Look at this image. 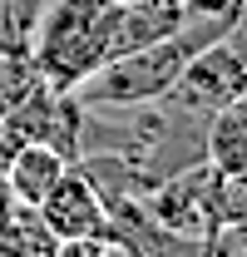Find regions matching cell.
<instances>
[{
  "mask_svg": "<svg viewBox=\"0 0 247 257\" xmlns=\"http://www.w3.org/2000/svg\"><path fill=\"white\" fill-rule=\"evenodd\" d=\"M237 10L232 15H188L178 30H168L154 45H139L119 60L99 64L94 74H84L74 84V99L84 109H124V104H149V99H163L173 89L178 69H183L203 45H213L232 30Z\"/></svg>",
  "mask_w": 247,
  "mask_h": 257,
  "instance_id": "6da1fadb",
  "label": "cell"
},
{
  "mask_svg": "<svg viewBox=\"0 0 247 257\" xmlns=\"http://www.w3.org/2000/svg\"><path fill=\"white\" fill-rule=\"evenodd\" d=\"M119 0H50L30 40V64L40 84L74 89L84 74L114 60Z\"/></svg>",
  "mask_w": 247,
  "mask_h": 257,
  "instance_id": "7a4b0ae2",
  "label": "cell"
},
{
  "mask_svg": "<svg viewBox=\"0 0 247 257\" xmlns=\"http://www.w3.org/2000/svg\"><path fill=\"white\" fill-rule=\"evenodd\" d=\"M144 208L163 227L208 242V237L222 232V173L203 159V163H193V168H183V173L154 183V188L144 193Z\"/></svg>",
  "mask_w": 247,
  "mask_h": 257,
  "instance_id": "3957f363",
  "label": "cell"
},
{
  "mask_svg": "<svg viewBox=\"0 0 247 257\" xmlns=\"http://www.w3.org/2000/svg\"><path fill=\"white\" fill-rule=\"evenodd\" d=\"M242 89H247V60L227 40H213L178 69L168 99H178L183 109H198V114H222L237 104Z\"/></svg>",
  "mask_w": 247,
  "mask_h": 257,
  "instance_id": "277c9868",
  "label": "cell"
},
{
  "mask_svg": "<svg viewBox=\"0 0 247 257\" xmlns=\"http://www.w3.org/2000/svg\"><path fill=\"white\" fill-rule=\"evenodd\" d=\"M35 213L60 242H69V237H104L109 242V208L94 193V183L79 173V163H64L55 188L35 203Z\"/></svg>",
  "mask_w": 247,
  "mask_h": 257,
  "instance_id": "5b68a950",
  "label": "cell"
},
{
  "mask_svg": "<svg viewBox=\"0 0 247 257\" xmlns=\"http://www.w3.org/2000/svg\"><path fill=\"white\" fill-rule=\"evenodd\" d=\"M64 154H55L50 144H40V139H25L15 154H10V163L0 168V183H5V193H10V203H20V208H35L45 193L55 188V178L64 173Z\"/></svg>",
  "mask_w": 247,
  "mask_h": 257,
  "instance_id": "8992f818",
  "label": "cell"
},
{
  "mask_svg": "<svg viewBox=\"0 0 247 257\" xmlns=\"http://www.w3.org/2000/svg\"><path fill=\"white\" fill-rule=\"evenodd\" d=\"M203 159L213 163L222 178H247V128L237 124V114H232V109H222V114L208 119Z\"/></svg>",
  "mask_w": 247,
  "mask_h": 257,
  "instance_id": "52a82bcc",
  "label": "cell"
},
{
  "mask_svg": "<svg viewBox=\"0 0 247 257\" xmlns=\"http://www.w3.org/2000/svg\"><path fill=\"white\" fill-rule=\"evenodd\" d=\"M55 257H109V242L104 237H69L55 247Z\"/></svg>",
  "mask_w": 247,
  "mask_h": 257,
  "instance_id": "ba28073f",
  "label": "cell"
},
{
  "mask_svg": "<svg viewBox=\"0 0 247 257\" xmlns=\"http://www.w3.org/2000/svg\"><path fill=\"white\" fill-rule=\"evenodd\" d=\"M242 0H183V15H232Z\"/></svg>",
  "mask_w": 247,
  "mask_h": 257,
  "instance_id": "9c48e42d",
  "label": "cell"
},
{
  "mask_svg": "<svg viewBox=\"0 0 247 257\" xmlns=\"http://www.w3.org/2000/svg\"><path fill=\"white\" fill-rule=\"evenodd\" d=\"M139 5H154V10L173 15V20H188V15H183V0H139Z\"/></svg>",
  "mask_w": 247,
  "mask_h": 257,
  "instance_id": "30bf717a",
  "label": "cell"
},
{
  "mask_svg": "<svg viewBox=\"0 0 247 257\" xmlns=\"http://www.w3.org/2000/svg\"><path fill=\"white\" fill-rule=\"evenodd\" d=\"M232 114H237V124L247 128V89H242V94H237V104H232Z\"/></svg>",
  "mask_w": 247,
  "mask_h": 257,
  "instance_id": "8fae6325",
  "label": "cell"
}]
</instances>
